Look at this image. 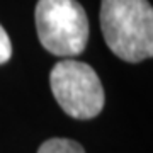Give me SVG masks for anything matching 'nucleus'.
I'll return each mask as SVG.
<instances>
[{
  "instance_id": "f03ea898",
  "label": "nucleus",
  "mask_w": 153,
  "mask_h": 153,
  "mask_svg": "<svg viewBox=\"0 0 153 153\" xmlns=\"http://www.w3.org/2000/svg\"><path fill=\"white\" fill-rule=\"evenodd\" d=\"M39 41L63 58L80 55L88 41V19L76 0H39L36 5Z\"/></svg>"
},
{
  "instance_id": "20e7f679",
  "label": "nucleus",
  "mask_w": 153,
  "mask_h": 153,
  "mask_svg": "<svg viewBox=\"0 0 153 153\" xmlns=\"http://www.w3.org/2000/svg\"><path fill=\"white\" fill-rule=\"evenodd\" d=\"M38 153H85L80 143L68 138H51L39 146Z\"/></svg>"
},
{
  "instance_id": "f257e3e1",
  "label": "nucleus",
  "mask_w": 153,
  "mask_h": 153,
  "mask_svg": "<svg viewBox=\"0 0 153 153\" xmlns=\"http://www.w3.org/2000/svg\"><path fill=\"white\" fill-rule=\"evenodd\" d=\"M105 44L121 60L138 63L153 55V9L148 0H102Z\"/></svg>"
},
{
  "instance_id": "7ed1b4c3",
  "label": "nucleus",
  "mask_w": 153,
  "mask_h": 153,
  "mask_svg": "<svg viewBox=\"0 0 153 153\" xmlns=\"http://www.w3.org/2000/svg\"><path fill=\"white\" fill-rule=\"evenodd\" d=\"M49 85L60 107L75 119H92L104 107L105 95L100 78L83 61H58L51 68Z\"/></svg>"
},
{
  "instance_id": "39448f33",
  "label": "nucleus",
  "mask_w": 153,
  "mask_h": 153,
  "mask_svg": "<svg viewBox=\"0 0 153 153\" xmlns=\"http://www.w3.org/2000/svg\"><path fill=\"white\" fill-rule=\"evenodd\" d=\"M12 56V44H10V38L2 24H0V65H4L10 60Z\"/></svg>"
}]
</instances>
